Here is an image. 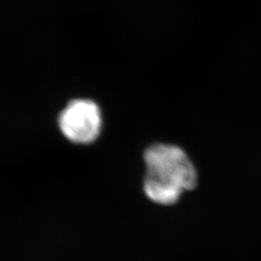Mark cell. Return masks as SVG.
<instances>
[{
  "mask_svg": "<svg viewBox=\"0 0 261 261\" xmlns=\"http://www.w3.org/2000/svg\"><path fill=\"white\" fill-rule=\"evenodd\" d=\"M147 172L144 192L160 205H173L185 191L197 185V171L179 147L167 144L150 146L144 154Z\"/></svg>",
  "mask_w": 261,
  "mask_h": 261,
  "instance_id": "obj_1",
  "label": "cell"
},
{
  "mask_svg": "<svg viewBox=\"0 0 261 261\" xmlns=\"http://www.w3.org/2000/svg\"><path fill=\"white\" fill-rule=\"evenodd\" d=\"M59 128L63 136L75 144H91L101 132V112L98 106L88 99L71 101L59 116Z\"/></svg>",
  "mask_w": 261,
  "mask_h": 261,
  "instance_id": "obj_2",
  "label": "cell"
}]
</instances>
